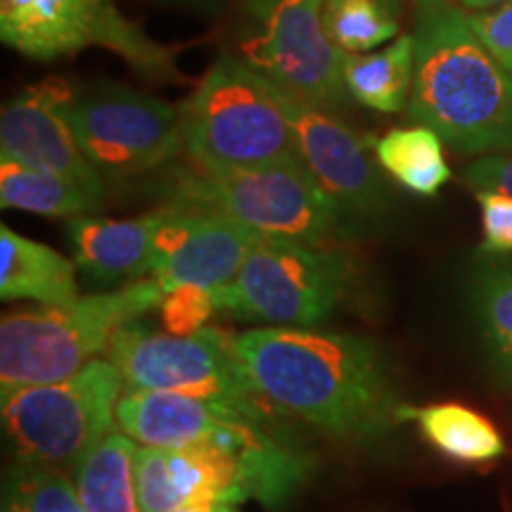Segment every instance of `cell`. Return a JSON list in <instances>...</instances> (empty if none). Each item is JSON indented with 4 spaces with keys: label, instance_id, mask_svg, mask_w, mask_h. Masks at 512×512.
<instances>
[{
    "label": "cell",
    "instance_id": "6da1fadb",
    "mask_svg": "<svg viewBox=\"0 0 512 512\" xmlns=\"http://www.w3.org/2000/svg\"><path fill=\"white\" fill-rule=\"evenodd\" d=\"M256 392L332 439L370 441L401 420L387 363L366 337L316 328H256L238 335Z\"/></svg>",
    "mask_w": 512,
    "mask_h": 512
},
{
    "label": "cell",
    "instance_id": "7a4b0ae2",
    "mask_svg": "<svg viewBox=\"0 0 512 512\" xmlns=\"http://www.w3.org/2000/svg\"><path fill=\"white\" fill-rule=\"evenodd\" d=\"M413 36L408 117L460 155L510 150L512 74L484 48L465 12L451 5L427 12Z\"/></svg>",
    "mask_w": 512,
    "mask_h": 512
},
{
    "label": "cell",
    "instance_id": "3957f363",
    "mask_svg": "<svg viewBox=\"0 0 512 512\" xmlns=\"http://www.w3.org/2000/svg\"><path fill=\"white\" fill-rule=\"evenodd\" d=\"M155 278L88 294L67 304L12 311L0 323V392L67 380L107 351L114 332L159 309Z\"/></svg>",
    "mask_w": 512,
    "mask_h": 512
},
{
    "label": "cell",
    "instance_id": "277c9868",
    "mask_svg": "<svg viewBox=\"0 0 512 512\" xmlns=\"http://www.w3.org/2000/svg\"><path fill=\"white\" fill-rule=\"evenodd\" d=\"M181 112L183 155L200 171H240L299 159L273 83L233 55L211 64Z\"/></svg>",
    "mask_w": 512,
    "mask_h": 512
},
{
    "label": "cell",
    "instance_id": "5b68a950",
    "mask_svg": "<svg viewBox=\"0 0 512 512\" xmlns=\"http://www.w3.org/2000/svg\"><path fill=\"white\" fill-rule=\"evenodd\" d=\"M171 204L214 211L264 238L304 245L328 242L349 228L302 159L240 171H181Z\"/></svg>",
    "mask_w": 512,
    "mask_h": 512
},
{
    "label": "cell",
    "instance_id": "8992f818",
    "mask_svg": "<svg viewBox=\"0 0 512 512\" xmlns=\"http://www.w3.org/2000/svg\"><path fill=\"white\" fill-rule=\"evenodd\" d=\"M124 387L110 358H95L67 380L3 394V427L17 463L76 467L114 430Z\"/></svg>",
    "mask_w": 512,
    "mask_h": 512
},
{
    "label": "cell",
    "instance_id": "52a82bcc",
    "mask_svg": "<svg viewBox=\"0 0 512 512\" xmlns=\"http://www.w3.org/2000/svg\"><path fill=\"white\" fill-rule=\"evenodd\" d=\"M105 354L121 370L126 389L219 401L268 422V401L242 366L238 335L204 328L197 335L176 337L131 320L114 332Z\"/></svg>",
    "mask_w": 512,
    "mask_h": 512
},
{
    "label": "cell",
    "instance_id": "ba28073f",
    "mask_svg": "<svg viewBox=\"0 0 512 512\" xmlns=\"http://www.w3.org/2000/svg\"><path fill=\"white\" fill-rule=\"evenodd\" d=\"M349 280L351 259L339 249L261 235L238 278L219 287V302L221 311L268 328H316L342 302Z\"/></svg>",
    "mask_w": 512,
    "mask_h": 512
},
{
    "label": "cell",
    "instance_id": "9c48e42d",
    "mask_svg": "<svg viewBox=\"0 0 512 512\" xmlns=\"http://www.w3.org/2000/svg\"><path fill=\"white\" fill-rule=\"evenodd\" d=\"M0 38L31 60H57L100 46L147 79L183 81L176 48L152 41L112 0H0Z\"/></svg>",
    "mask_w": 512,
    "mask_h": 512
},
{
    "label": "cell",
    "instance_id": "30bf717a",
    "mask_svg": "<svg viewBox=\"0 0 512 512\" xmlns=\"http://www.w3.org/2000/svg\"><path fill=\"white\" fill-rule=\"evenodd\" d=\"M74 136L100 176L131 178L183 152L181 105L102 81L69 107Z\"/></svg>",
    "mask_w": 512,
    "mask_h": 512
},
{
    "label": "cell",
    "instance_id": "8fae6325",
    "mask_svg": "<svg viewBox=\"0 0 512 512\" xmlns=\"http://www.w3.org/2000/svg\"><path fill=\"white\" fill-rule=\"evenodd\" d=\"M247 64L275 88L332 112L351 95L339 50L323 27V0H278L266 31L242 46Z\"/></svg>",
    "mask_w": 512,
    "mask_h": 512
},
{
    "label": "cell",
    "instance_id": "7c38bea8",
    "mask_svg": "<svg viewBox=\"0 0 512 512\" xmlns=\"http://www.w3.org/2000/svg\"><path fill=\"white\" fill-rule=\"evenodd\" d=\"M290 121L297 155L347 226H370L387 211V185L370 157L368 143L337 114L292 98L273 86Z\"/></svg>",
    "mask_w": 512,
    "mask_h": 512
},
{
    "label": "cell",
    "instance_id": "4fadbf2b",
    "mask_svg": "<svg viewBox=\"0 0 512 512\" xmlns=\"http://www.w3.org/2000/svg\"><path fill=\"white\" fill-rule=\"evenodd\" d=\"M72 102V86L60 76H48L24 88L5 102L0 114V155L60 174L102 200L105 181L74 136L69 121Z\"/></svg>",
    "mask_w": 512,
    "mask_h": 512
},
{
    "label": "cell",
    "instance_id": "5bb4252c",
    "mask_svg": "<svg viewBox=\"0 0 512 512\" xmlns=\"http://www.w3.org/2000/svg\"><path fill=\"white\" fill-rule=\"evenodd\" d=\"M162 209L150 278H155L164 292L181 285L209 290L230 285L261 238L256 230L214 211L178 204Z\"/></svg>",
    "mask_w": 512,
    "mask_h": 512
},
{
    "label": "cell",
    "instance_id": "9a60e30c",
    "mask_svg": "<svg viewBox=\"0 0 512 512\" xmlns=\"http://www.w3.org/2000/svg\"><path fill=\"white\" fill-rule=\"evenodd\" d=\"M235 420L254 418L219 401L147 389H126L117 403V427L143 446L188 448L216 437Z\"/></svg>",
    "mask_w": 512,
    "mask_h": 512
},
{
    "label": "cell",
    "instance_id": "2e32d148",
    "mask_svg": "<svg viewBox=\"0 0 512 512\" xmlns=\"http://www.w3.org/2000/svg\"><path fill=\"white\" fill-rule=\"evenodd\" d=\"M164 209L136 219L76 216L67 223L74 264L93 285L138 283L152 271V249Z\"/></svg>",
    "mask_w": 512,
    "mask_h": 512
},
{
    "label": "cell",
    "instance_id": "e0dca14e",
    "mask_svg": "<svg viewBox=\"0 0 512 512\" xmlns=\"http://www.w3.org/2000/svg\"><path fill=\"white\" fill-rule=\"evenodd\" d=\"M72 261L41 242L0 228V297L29 299L43 306L79 299Z\"/></svg>",
    "mask_w": 512,
    "mask_h": 512
},
{
    "label": "cell",
    "instance_id": "ac0fdd59",
    "mask_svg": "<svg viewBox=\"0 0 512 512\" xmlns=\"http://www.w3.org/2000/svg\"><path fill=\"white\" fill-rule=\"evenodd\" d=\"M344 86L363 107L394 114L406 107L415 79V36H396L377 53H344Z\"/></svg>",
    "mask_w": 512,
    "mask_h": 512
},
{
    "label": "cell",
    "instance_id": "d6986e66",
    "mask_svg": "<svg viewBox=\"0 0 512 512\" xmlns=\"http://www.w3.org/2000/svg\"><path fill=\"white\" fill-rule=\"evenodd\" d=\"M136 448L114 427L76 463L74 484L86 512H143L133 477Z\"/></svg>",
    "mask_w": 512,
    "mask_h": 512
},
{
    "label": "cell",
    "instance_id": "ffe728a7",
    "mask_svg": "<svg viewBox=\"0 0 512 512\" xmlns=\"http://www.w3.org/2000/svg\"><path fill=\"white\" fill-rule=\"evenodd\" d=\"M0 204L53 219H76L98 211L102 200L53 171L0 157Z\"/></svg>",
    "mask_w": 512,
    "mask_h": 512
},
{
    "label": "cell",
    "instance_id": "44dd1931",
    "mask_svg": "<svg viewBox=\"0 0 512 512\" xmlns=\"http://www.w3.org/2000/svg\"><path fill=\"white\" fill-rule=\"evenodd\" d=\"M403 418H413L420 425L422 437L458 463H486L505 453L501 434L484 415L460 403H434L425 408H406Z\"/></svg>",
    "mask_w": 512,
    "mask_h": 512
},
{
    "label": "cell",
    "instance_id": "7402d4cb",
    "mask_svg": "<svg viewBox=\"0 0 512 512\" xmlns=\"http://www.w3.org/2000/svg\"><path fill=\"white\" fill-rule=\"evenodd\" d=\"M375 159L401 188L422 197L437 195L451 178L441 138L420 124L382 136L375 143Z\"/></svg>",
    "mask_w": 512,
    "mask_h": 512
},
{
    "label": "cell",
    "instance_id": "603a6c76",
    "mask_svg": "<svg viewBox=\"0 0 512 512\" xmlns=\"http://www.w3.org/2000/svg\"><path fill=\"white\" fill-rule=\"evenodd\" d=\"M472 309L489 363L503 382L512 384V261L479 268Z\"/></svg>",
    "mask_w": 512,
    "mask_h": 512
},
{
    "label": "cell",
    "instance_id": "cb8c5ba5",
    "mask_svg": "<svg viewBox=\"0 0 512 512\" xmlns=\"http://www.w3.org/2000/svg\"><path fill=\"white\" fill-rule=\"evenodd\" d=\"M323 27L344 53H370L399 36V0H323Z\"/></svg>",
    "mask_w": 512,
    "mask_h": 512
},
{
    "label": "cell",
    "instance_id": "d4e9b609",
    "mask_svg": "<svg viewBox=\"0 0 512 512\" xmlns=\"http://www.w3.org/2000/svg\"><path fill=\"white\" fill-rule=\"evenodd\" d=\"M3 512H86V508L74 479L60 467L17 463L5 484Z\"/></svg>",
    "mask_w": 512,
    "mask_h": 512
},
{
    "label": "cell",
    "instance_id": "484cf974",
    "mask_svg": "<svg viewBox=\"0 0 512 512\" xmlns=\"http://www.w3.org/2000/svg\"><path fill=\"white\" fill-rule=\"evenodd\" d=\"M221 311L219 287L209 290L200 285H181L164 292L159 304L164 330L176 337H190L207 328V320Z\"/></svg>",
    "mask_w": 512,
    "mask_h": 512
},
{
    "label": "cell",
    "instance_id": "4316f807",
    "mask_svg": "<svg viewBox=\"0 0 512 512\" xmlns=\"http://www.w3.org/2000/svg\"><path fill=\"white\" fill-rule=\"evenodd\" d=\"M477 202L482 209L484 252H512V197L496 190H477Z\"/></svg>",
    "mask_w": 512,
    "mask_h": 512
},
{
    "label": "cell",
    "instance_id": "83f0119b",
    "mask_svg": "<svg viewBox=\"0 0 512 512\" xmlns=\"http://www.w3.org/2000/svg\"><path fill=\"white\" fill-rule=\"evenodd\" d=\"M465 19L484 48L512 74V3L496 10L465 12Z\"/></svg>",
    "mask_w": 512,
    "mask_h": 512
},
{
    "label": "cell",
    "instance_id": "f1b7e54d",
    "mask_svg": "<svg viewBox=\"0 0 512 512\" xmlns=\"http://www.w3.org/2000/svg\"><path fill=\"white\" fill-rule=\"evenodd\" d=\"M465 181L477 190H496L512 197V157H484L465 171Z\"/></svg>",
    "mask_w": 512,
    "mask_h": 512
},
{
    "label": "cell",
    "instance_id": "f546056e",
    "mask_svg": "<svg viewBox=\"0 0 512 512\" xmlns=\"http://www.w3.org/2000/svg\"><path fill=\"white\" fill-rule=\"evenodd\" d=\"M169 512H240L238 505L221 503V501H192L183 503Z\"/></svg>",
    "mask_w": 512,
    "mask_h": 512
},
{
    "label": "cell",
    "instance_id": "4dcf8cb0",
    "mask_svg": "<svg viewBox=\"0 0 512 512\" xmlns=\"http://www.w3.org/2000/svg\"><path fill=\"white\" fill-rule=\"evenodd\" d=\"M512 0H456L458 10L463 12H484V10H496L503 8V5H510Z\"/></svg>",
    "mask_w": 512,
    "mask_h": 512
},
{
    "label": "cell",
    "instance_id": "1f68e13d",
    "mask_svg": "<svg viewBox=\"0 0 512 512\" xmlns=\"http://www.w3.org/2000/svg\"><path fill=\"white\" fill-rule=\"evenodd\" d=\"M242 3H245V8L252 12L256 19H264V22H268V17H271L275 5H278V0H242Z\"/></svg>",
    "mask_w": 512,
    "mask_h": 512
},
{
    "label": "cell",
    "instance_id": "d6a6232c",
    "mask_svg": "<svg viewBox=\"0 0 512 512\" xmlns=\"http://www.w3.org/2000/svg\"><path fill=\"white\" fill-rule=\"evenodd\" d=\"M162 3L178 5V8H195V10H216L219 0H162Z\"/></svg>",
    "mask_w": 512,
    "mask_h": 512
},
{
    "label": "cell",
    "instance_id": "836d02e7",
    "mask_svg": "<svg viewBox=\"0 0 512 512\" xmlns=\"http://www.w3.org/2000/svg\"><path fill=\"white\" fill-rule=\"evenodd\" d=\"M413 5L420 10V15H427V12L444 8L446 0H413Z\"/></svg>",
    "mask_w": 512,
    "mask_h": 512
}]
</instances>
